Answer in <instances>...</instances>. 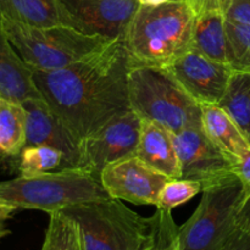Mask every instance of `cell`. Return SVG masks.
<instances>
[{
    "instance_id": "obj_1",
    "label": "cell",
    "mask_w": 250,
    "mask_h": 250,
    "mask_svg": "<svg viewBox=\"0 0 250 250\" xmlns=\"http://www.w3.org/2000/svg\"><path fill=\"white\" fill-rule=\"evenodd\" d=\"M124 39H117L67 67L33 70L41 97L80 141L131 110Z\"/></svg>"
},
{
    "instance_id": "obj_2",
    "label": "cell",
    "mask_w": 250,
    "mask_h": 250,
    "mask_svg": "<svg viewBox=\"0 0 250 250\" xmlns=\"http://www.w3.org/2000/svg\"><path fill=\"white\" fill-rule=\"evenodd\" d=\"M197 16L183 0L141 5L124 37L131 66L165 68L193 46Z\"/></svg>"
},
{
    "instance_id": "obj_3",
    "label": "cell",
    "mask_w": 250,
    "mask_h": 250,
    "mask_svg": "<svg viewBox=\"0 0 250 250\" xmlns=\"http://www.w3.org/2000/svg\"><path fill=\"white\" fill-rule=\"evenodd\" d=\"M111 198L98 176L82 168H61L0 182V207L51 214L81 203Z\"/></svg>"
},
{
    "instance_id": "obj_4",
    "label": "cell",
    "mask_w": 250,
    "mask_h": 250,
    "mask_svg": "<svg viewBox=\"0 0 250 250\" xmlns=\"http://www.w3.org/2000/svg\"><path fill=\"white\" fill-rule=\"evenodd\" d=\"M78 224L84 250L154 248V217H143L120 199L107 198L65 208Z\"/></svg>"
},
{
    "instance_id": "obj_5",
    "label": "cell",
    "mask_w": 250,
    "mask_h": 250,
    "mask_svg": "<svg viewBox=\"0 0 250 250\" xmlns=\"http://www.w3.org/2000/svg\"><path fill=\"white\" fill-rule=\"evenodd\" d=\"M132 111L143 121L155 122L171 133L202 128V105L160 67L136 65L128 72Z\"/></svg>"
},
{
    "instance_id": "obj_6",
    "label": "cell",
    "mask_w": 250,
    "mask_h": 250,
    "mask_svg": "<svg viewBox=\"0 0 250 250\" xmlns=\"http://www.w3.org/2000/svg\"><path fill=\"white\" fill-rule=\"evenodd\" d=\"M0 20L15 50L32 70L54 71L67 67L114 42L60 24L33 27Z\"/></svg>"
},
{
    "instance_id": "obj_7",
    "label": "cell",
    "mask_w": 250,
    "mask_h": 250,
    "mask_svg": "<svg viewBox=\"0 0 250 250\" xmlns=\"http://www.w3.org/2000/svg\"><path fill=\"white\" fill-rule=\"evenodd\" d=\"M192 216L178 227L180 250H220L238 229L243 188L236 175L209 186Z\"/></svg>"
},
{
    "instance_id": "obj_8",
    "label": "cell",
    "mask_w": 250,
    "mask_h": 250,
    "mask_svg": "<svg viewBox=\"0 0 250 250\" xmlns=\"http://www.w3.org/2000/svg\"><path fill=\"white\" fill-rule=\"evenodd\" d=\"M142 120L134 111L117 116L81 141L77 168L98 176L110 164L136 155Z\"/></svg>"
},
{
    "instance_id": "obj_9",
    "label": "cell",
    "mask_w": 250,
    "mask_h": 250,
    "mask_svg": "<svg viewBox=\"0 0 250 250\" xmlns=\"http://www.w3.org/2000/svg\"><path fill=\"white\" fill-rule=\"evenodd\" d=\"M173 134V133H172ZM181 166V178L202 183L203 189L236 175V159L212 143L202 128L173 134Z\"/></svg>"
},
{
    "instance_id": "obj_10",
    "label": "cell",
    "mask_w": 250,
    "mask_h": 250,
    "mask_svg": "<svg viewBox=\"0 0 250 250\" xmlns=\"http://www.w3.org/2000/svg\"><path fill=\"white\" fill-rule=\"evenodd\" d=\"M68 27L111 41L124 39L138 0H58Z\"/></svg>"
},
{
    "instance_id": "obj_11",
    "label": "cell",
    "mask_w": 250,
    "mask_h": 250,
    "mask_svg": "<svg viewBox=\"0 0 250 250\" xmlns=\"http://www.w3.org/2000/svg\"><path fill=\"white\" fill-rule=\"evenodd\" d=\"M165 70L189 97L200 105H219L233 70L195 49H190Z\"/></svg>"
},
{
    "instance_id": "obj_12",
    "label": "cell",
    "mask_w": 250,
    "mask_h": 250,
    "mask_svg": "<svg viewBox=\"0 0 250 250\" xmlns=\"http://www.w3.org/2000/svg\"><path fill=\"white\" fill-rule=\"evenodd\" d=\"M99 180L111 198L158 207L161 189L170 178L133 155L107 165Z\"/></svg>"
},
{
    "instance_id": "obj_13",
    "label": "cell",
    "mask_w": 250,
    "mask_h": 250,
    "mask_svg": "<svg viewBox=\"0 0 250 250\" xmlns=\"http://www.w3.org/2000/svg\"><path fill=\"white\" fill-rule=\"evenodd\" d=\"M26 111V146H46L61 151V168H77L81 141L66 127L43 98H31L21 103Z\"/></svg>"
},
{
    "instance_id": "obj_14",
    "label": "cell",
    "mask_w": 250,
    "mask_h": 250,
    "mask_svg": "<svg viewBox=\"0 0 250 250\" xmlns=\"http://www.w3.org/2000/svg\"><path fill=\"white\" fill-rule=\"evenodd\" d=\"M0 97L16 103L42 98L33 81V70L15 50L0 20Z\"/></svg>"
},
{
    "instance_id": "obj_15",
    "label": "cell",
    "mask_w": 250,
    "mask_h": 250,
    "mask_svg": "<svg viewBox=\"0 0 250 250\" xmlns=\"http://www.w3.org/2000/svg\"><path fill=\"white\" fill-rule=\"evenodd\" d=\"M136 156L166 177L181 178L173 134L155 122L142 120Z\"/></svg>"
},
{
    "instance_id": "obj_16",
    "label": "cell",
    "mask_w": 250,
    "mask_h": 250,
    "mask_svg": "<svg viewBox=\"0 0 250 250\" xmlns=\"http://www.w3.org/2000/svg\"><path fill=\"white\" fill-rule=\"evenodd\" d=\"M202 129L212 143L236 160L250 150L243 132L219 105H202Z\"/></svg>"
},
{
    "instance_id": "obj_17",
    "label": "cell",
    "mask_w": 250,
    "mask_h": 250,
    "mask_svg": "<svg viewBox=\"0 0 250 250\" xmlns=\"http://www.w3.org/2000/svg\"><path fill=\"white\" fill-rule=\"evenodd\" d=\"M0 19L33 27H68L58 0H0Z\"/></svg>"
},
{
    "instance_id": "obj_18",
    "label": "cell",
    "mask_w": 250,
    "mask_h": 250,
    "mask_svg": "<svg viewBox=\"0 0 250 250\" xmlns=\"http://www.w3.org/2000/svg\"><path fill=\"white\" fill-rule=\"evenodd\" d=\"M192 49L217 62L229 65V42L224 12L210 11L197 16Z\"/></svg>"
},
{
    "instance_id": "obj_19",
    "label": "cell",
    "mask_w": 250,
    "mask_h": 250,
    "mask_svg": "<svg viewBox=\"0 0 250 250\" xmlns=\"http://www.w3.org/2000/svg\"><path fill=\"white\" fill-rule=\"evenodd\" d=\"M26 143V111L21 103L0 97V149L17 158Z\"/></svg>"
},
{
    "instance_id": "obj_20",
    "label": "cell",
    "mask_w": 250,
    "mask_h": 250,
    "mask_svg": "<svg viewBox=\"0 0 250 250\" xmlns=\"http://www.w3.org/2000/svg\"><path fill=\"white\" fill-rule=\"evenodd\" d=\"M250 143V73H232L227 89L219 103Z\"/></svg>"
},
{
    "instance_id": "obj_21",
    "label": "cell",
    "mask_w": 250,
    "mask_h": 250,
    "mask_svg": "<svg viewBox=\"0 0 250 250\" xmlns=\"http://www.w3.org/2000/svg\"><path fill=\"white\" fill-rule=\"evenodd\" d=\"M41 250H84L77 222L62 210L49 214V225Z\"/></svg>"
},
{
    "instance_id": "obj_22",
    "label": "cell",
    "mask_w": 250,
    "mask_h": 250,
    "mask_svg": "<svg viewBox=\"0 0 250 250\" xmlns=\"http://www.w3.org/2000/svg\"><path fill=\"white\" fill-rule=\"evenodd\" d=\"M19 158L20 175L32 177L59 170L62 165L63 155L61 151L46 146H26L22 149Z\"/></svg>"
},
{
    "instance_id": "obj_23",
    "label": "cell",
    "mask_w": 250,
    "mask_h": 250,
    "mask_svg": "<svg viewBox=\"0 0 250 250\" xmlns=\"http://www.w3.org/2000/svg\"><path fill=\"white\" fill-rule=\"evenodd\" d=\"M229 42V66L234 72L250 73V26L226 19Z\"/></svg>"
},
{
    "instance_id": "obj_24",
    "label": "cell",
    "mask_w": 250,
    "mask_h": 250,
    "mask_svg": "<svg viewBox=\"0 0 250 250\" xmlns=\"http://www.w3.org/2000/svg\"><path fill=\"white\" fill-rule=\"evenodd\" d=\"M203 190L202 183L186 178H170L161 189L156 209L171 211L189 202Z\"/></svg>"
},
{
    "instance_id": "obj_25",
    "label": "cell",
    "mask_w": 250,
    "mask_h": 250,
    "mask_svg": "<svg viewBox=\"0 0 250 250\" xmlns=\"http://www.w3.org/2000/svg\"><path fill=\"white\" fill-rule=\"evenodd\" d=\"M154 217L155 242L154 249L156 250H180L177 242L178 227L176 226L171 211L158 209Z\"/></svg>"
},
{
    "instance_id": "obj_26",
    "label": "cell",
    "mask_w": 250,
    "mask_h": 250,
    "mask_svg": "<svg viewBox=\"0 0 250 250\" xmlns=\"http://www.w3.org/2000/svg\"><path fill=\"white\" fill-rule=\"evenodd\" d=\"M193 10L195 16L210 11H221L226 14L232 0H183Z\"/></svg>"
},
{
    "instance_id": "obj_27",
    "label": "cell",
    "mask_w": 250,
    "mask_h": 250,
    "mask_svg": "<svg viewBox=\"0 0 250 250\" xmlns=\"http://www.w3.org/2000/svg\"><path fill=\"white\" fill-rule=\"evenodd\" d=\"M225 16L229 21L250 26V0H232Z\"/></svg>"
},
{
    "instance_id": "obj_28",
    "label": "cell",
    "mask_w": 250,
    "mask_h": 250,
    "mask_svg": "<svg viewBox=\"0 0 250 250\" xmlns=\"http://www.w3.org/2000/svg\"><path fill=\"white\" fill-rule=\"evenodd\" d=\"M234 173L241 181L242 188H243V199L244 203L250 198V150L243 158L238 159L236 164Z\"/></svg>"
},
{
    "instance_id": "obj_29",
    "label": "cell",
    "mask_w": 250,
    "mask_h": 250,
    "mask_svg": "<svg viewBox=\"0 0 250 250\" xmlns=\"http://www.w3.org/2000/svg\"><path fill=\"white\" fill-rule=\"evenodd\" d=\"M220 250H250V234L238 227Z\"/></svg>"
},
{
    "instance_id": "obj_30",
    "label": "cell",
    "mask_w": 250,
    "mask_h": 250,
    "mask_svg": "<svg viewBox=\"0 0 250 250\" xmlns=\"http://www.w3.org/2000/svg\"><path fill=\"white\" fill-rule=\"evenodd\" d=\"M237 225L242 231L250 234V198L243 204L238 214Z\"/></svg>"
},
{
    "instance_id": "obj_31",
    "label": "cell",
    "mask_w": 250,
    "mask_h": 250,
    "mask_svg": "<svg viewBox=\"0 0 250 250\" xmlns=\"http://www.w3.org/2000/svg\"><path fill=\"white\" fill-rule=\"evenodd\" d=\"M15 211H16V210L11 209V208L0 207V238H2V237H5L6 234L10 233L9 229H5V221L11 219V216L14 215Z\"/></svg>"
},
{
    "instance_id": "obj_32",
    "label": "cell",
    "mask_w": 250,
    "mask_h": 250,
    "mask_svg": "<svg viewBox=\"0 0 250 250\" xmlns=\"http://www.w3.org/2000/svg\"><path fill=\"white\" fill-rule=\"evenodd\" d=\"M139 4L144 5V6H159L165 2L170 1V0H138Z\"/></svg>"
},
{
    "instance_id": "obj_33",
    "label": "cell",
    "mask_w": 250,
    "mask_h": 250,
    "mask_svg": "<svg viewBox=\"0 0 250 250\" xmlns=\"http://www.w3.org/2000/svg\"><path fill=\"white\" fill-rule=\"evenodd\" d=\"M4 156H5V154L2 153V151H1V149H0V158H4Z\"/></svg>"
},
{
    "instance_id": "obj_34",
    "label": "cell",
    "mask_w": 250,
    "mask_h": 250,
    "mask_svg": "<svg viewBox=\"0 0 250 250\" xmlns=\"http://www.w3.org/2000/svg\"><path fill=\"white\" fill-rule=\"evenodd\" d=\"M144 250H156V249H154V248H146V249H144Z\"/></svg>"
}]
</instances>
